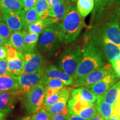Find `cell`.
Listing matches in <instances>:
<instances>
[{
	"mask_svg": "<svg viewBox=\"0 0 120 120\" xmlns=\"http://www.w3.org/2000/svg\"><path fill=\"white\" fill-rule=\"evenodd\" d=\"M54 24L51 18L49 17L46 19H40L28 27V32L37 34H41L46 28Z\"/></svg>",
	"mask_w": 120,
	"mask_h": 120,
	"instance_id": "25",
	"label": "cell"
},
{
	"mask_svg": "<svg viewBox=\"0 0 120 120\" xmlns=\"http://www.w3.org/2000/svg\"><path fill=\"white\" fill-rule=\"evenodd\" d=\"M72 88L65 87L64 88V92L62 96L59 100L54 104L49 106L42 107L51 115H55L57 114H63L66 115L68 114L67 111V101L70 96L72 92Z\"/></svg>",
	"mask_w": 120,
	"mask_h": 120,
	"instance_id": "13",
	"label": "cell"
},
{
	"mask_svg": "<svg viewBox=\"0 0 120 120\" xmlns=\"http://www.w3.org/2000/svg\"><path fill=\"white\" fill-rule=\"evenodd\" d=\"M66 117L67 120H87L85 119V118L78 116V115H72V114L69 113L67 114Z\"/></svg>",
	"mask_w": 120,
	"mask_h": 120,
	"instance_id": "42",
	"label": "cell"
},
{
	"mask_svg": "<svg viewBox=\"0 0 120 120\" xmlns=\"http://www.w3.org/2000/svg\"><path fill=\"white\" fill-rule=\"evenodd\" d=\"M64 1V0H47V2L48 4H49V8H51V7L55 6V4H59V3L61 2H63Z\"/></svg>",
	"mask_w": 120,
	"mask_h": 120,
	"instance_id": "44",
	"label": "cell"
},
{
	"mask_svg": "<svg viewBox=\"0 0 120 120\" xmlns=\"http://www.w3.org/2000/svg\"><path fill=\"white\" fill-rule=\"evenodd\" d=\"M5 116L6 115H4V113L0 112V120H4Z\"/></svg>",
	"mask_w": 120,
	"mask_h": 120,
	"instance_id": "49",
	"label": "cell"
},
{
	"mask_svg": "<svg viewBox=\"0 0 120 120\" xmlns=\"http://www.w3.org/2000/svg\"><path fill=\"white\" fill-rule=\"evenodd\" d=\"M58 23L52 24L45 29L38 39L37 47L43 53H53L60 46Z\"/></svg>",
	"mask_w": 120,
	"mask_h": 120,
	"instance_id": "4",
	"label": "cell"
},
{
	"mask_svg": "<svg viewBox=\"0 0 120 120\" xmlns=\"http://www.w3.org/2000/svg\"><path fill=\"white\" fill-rule=\"evenodd\" d=\"M94 7L92 11V22L98 19L103 13L109 8L116 7L120 4V0H94Z\"/></svg>",
	"mask_w": 120,
	"mask_h": 120,
	"instance_id": "15",
	"label": "cell"
},
{
	"mask_svg": "<svg viewBox=\"0 0 120 120\" xmlns=\"http://www.w3.org/2000/svg\"><path fill=\"white\" fill-rule=\"evenodd\" d=\"M111 63L114 72L117 75V76L120 78V58Z\"/></svg>",
	"mask_w": 120,
	"mask_h": 120,
	"instance_id": "39",
	"label": "cell"
},
{
	"mask_svg": "<svg viewBox=\"0 0 120 120\" xmlns=\"http://www.w3.org/2000/svg\"><path fill=\"white\" fill-rule=\"evenodd\" d=\"M83 26L84 18L79 14L76 6L71 3L64 18L58 23L60 42L68 44L75 42Z\"/></svg>",
	"mask_w": 120,
	"mask_h": 120,
	"instance_id": "1",
	"label": "cell"
},
{
	"mask_svg": "<svg viewBox=\"0 0 120 120\" xmlns=\"http://www.w3.org/2000/svg\"><path fill=\"white\" fill-rule=\"evenodd\" d=\"M7 70L10 75L19 76L24 73V57H19L7 60Z\"/></svg>",
	"mask_w": 120,
	"mask_h": 120,
	"instance_id": "19",
	"label": "cell"
},
{
	"mask_svg": "<svg viewBox=\"0 0 120 120\" xmlns=\"http://www.w3.org/2000/svg\"><path fill=\"white\" fill-rule=\"evenodd\" d=\"M119 77L113 71L101 80L88 86L87 88L96 96L103 95L112 85L116 83Z\"/></svg>",
	"mask_w": 120,
	"mask_h": 120,
	"instance_id": "12",
	"label": "cell"
},
{
	"mask_svg": "<svg viewBox=\"0 0 120 120\" xmlns=\"http://www.w3.org/2000/svg\"></svg>",
	"mask_w": 120,
	"mask_h": 120,
	"instance_id": "53",
	"label": "cell"
},
{
	"mask_svg": "<svg viewBox=\"0 0 120 120\" xmlns=\"http://www.w3.org/2000/svg\"><path fill=\"white\" fill-rule=\"evenodd\" d=\"M19 83L17 77L10 74L0 76V92L17 91Z\"/></svg>",
	"mask_w": 120,
	"mask_h": 120,
	"instance_id": "18",
	"label": "cell"
},
{
	"mask_svg": "<svg viewBox=\"0 0 120 120\" xmlns=\"http://www.w3.org/2000/svg\"><path fill=\"white\" fill-rule=\"evenodd\" d=\"M7 44L12 46L22 53L27 52L22 31H15L12 34ZM7 45V44H6Z\"/></svg>",
	"mask_w": 120,
	"mask_h": 120,
	"instance_id": "23",
	"label": "cell"
},
{
	"mask_svg": "<svg viewBox=\"0 0 120 120\" xmlns=\"http://www.w3.org/2000/svg\"><path fill=\"white\" fill-rule=\"evenodd\" d=\"M7 54V49L5 45L0 46V60H6Z\"/></svg>",
	"mask_w": 120,
	"mask_h": 120,
	"instance_id": "41",
	"label": "cell"
},
{
	"mask_svg": "<svg viewBox=\"0 0 120 120\" xmlns=\"http://www.w3.org/2000/svg\"><path fill=\"white\" fill-rule=\"evenodd\" d=\"M9 74L7 70V62L6 60H0V76Z\"/></svg>",
	"mask_w": 120,
	"mask_h": 120,
	"instance_id": "38",
	"label": "cell"
},
{
	"mask_svg": "<svg viewBox=\"0 0 120 120\" xmlns=\"http://www.w3.org/2000/svg\"><path fill=\"white\" fill-rule=\"evenodd\" d=\"M40 19H41L39 17L34 7L31 10L25 11L24 15V31H26L31 24L36 22Z\"/></svg>",
	"mask_w": 120,
	"mask_h": 120,
	"instance_id": "31",
	"label": "cell"
},
{
	"mask_svg": "<svg viewBox=\"0 0 120 120\" xmlns=\"http://www.w3.org/2000/svg\"><path fill=\"white\" fill-rule=\"evenodd\" d=\"M1 0H0V4H1Z\"/></svg>",
	"mask_w": 120,
	"mask_h": 120,
	"instance_id": "52",
	"label": "cell"
},
{
	"mask_svg": "<svg viewBox=\"0 0 120 120\" xmlns=\"http://www.w3.org/2000/svg\"><path fill=\"white\" fill-rule=\"evenodd\" d=\"M113 115L120 119V90L118 94L117 100L116 103L115 105V107H114V112Z\"/></svg>",
	"mask_w": 120,
	"mask_h": 120,
	"instance_id": "40",
	"label": "cell"
},
{
	"mask_svg": "<svg viewBox=\"0 0 120 120\" xmlns=\"http://www.w3.org/2000/svg\"><path fill=\"white\" fill-rule=\"evenodd\" d=\"M120 90V80L118 81L111 87L109 90L101 96L103 101L115 107L117 100L118 94Z\"/></svg>",
	"mask_w": 120,
	"mask_h": 120,
	"instance_id": "22",
	"label": "cell"
},
{
	"mask_svg": "<svg viewBox=\"0 0 120 120\" xmlns=\"http://www.w3.org/2000/svg\"><path fill=\"white\" fill-rule=\"evenodd\" d=\"M51 120H67L66 117L63 114H57V115H52Z\"/></svg>",
	"mask_w": 120,
	"mask_h": 120,
	"instance_id": "43",
	"label": "cell"
},
{
	"mask_svg": "<svg viewBox=\"0 0 120 120\" xmlns=\"http://www.w3.org/2000/svg\"><path fill=\"white\" fill-rule=\"evenodd\" d=\"M76 7L83 18L87 16L94 10V0H77Z\"/></svg>",
	"mask_w": 120,
	"mask_h": 120,
	"instance_id": "27",
	"label": "cell"
},
{
	"mask_svg": "<svg viewBox=\"0 0 120 120\" xmlns=\"http://www.w3.org/2000/svg\"><path fill=\"white\" fill-rule=\"evenodd\" d=\"M0 8L13 12L23 10L22 0H1Z\"/></svg>",
	"mask_w": 120,
	"mask_h": 120,
	"instance_id": "28",
	"label": "cell"
},
{
	"mask_svg": "<svg viewBox=\"0 0 120 120\" xmlns=\"http://www.w3.org/2000/svg\"><path fill=\"white\" fill-rule=\"evenodd\" d=\"M89 120H106L101 115H100L98 113H97L92 118Z\"/></svg>",
	"mask_w": 120,
	"mask_h": 120,
	"instance_id": "45",
	"label": "cell"
},
{
	"mask_svg": "<svg viewBox=\"0 0 120 120\" xmlns=\"http://www.w3.org/2000/svg\"><path fill=\"white\" fill-rule=\"evenodd\" d=\"M43 76L47 79H60L64 82L66 86L72 85L74 81V79L72 77L61 71L53 64H51L47 68H46Z\"/></svg>",
	"mask_w": 120,
	"mask_h": 120,
	"instance_id": "16",
	"label": "cell"
},
{
	"mask_svg": "<svg viewBox=\"0 0 120 120\" xmlns=\"http://www.w3.org/2000/svg\"><path fill=\"white\" fill-rule=\"evenodd\" d=\"M31 116H25L23 117L20 118L19 119L17 120H31Z\"/></svg>",
	"mask_w": 120,
	"mask_h": 120,
	"instance_id": "47",
	"label": "cell"
},
{
	"mask_svg": "<svg viewBox=\"0 0 120 120\" xmlns=\"http://www.w3.org/2000/svg\"><path fill=\"white\" fill-rule=\"evenodd\" d=\"M107 120H120L119 118H118L117 117H116L115 115H113L111 117H110L109 119Z\"/></svg>",
	"mask_w": 120,
	"mask_h": 120,
	"instance_id": "48",
	"label": "cell"
},
{
	"mask_svg": "<svg viewBox=\"0 0 120 120\" xmlns=\"http://www.w3.org/2000/svg\"><path fill=\"white\" fill-rule=\"evenodd\" d=\"M45 97V88L42 83L28 91L23 97V105L27 111L33 114L41 109Z\"/></svg>",
	"mask_w": 120,
	"mask_h": 120,
	"instance_id": "5",
	"label": "cell"
},
{
	"mask_svg": "<svg viewBox=\"0 0 120 120\" xmlns=\"http://www.w3.org/2000/svg\"><path fill=\"white\" fill-rule=\"evenodd\" d=\"M2 19L13 32L20 31L24 28L23 10L17 12L7 11L0 8Z\"/></svg>",
	"mask_w": 120,
	"mask_h": 120,
	"instance_id": "10",
	"label": "cell"
},
{
	"mask_svg": "<svg viewBox=\"0 0 120 120\" xmlns=\"http://www.w3.org/2000/svg\"><path fill=\"white\" fill-rule=\"evenodd\" d=\"M52 115L42 107L31 116V120H51Z\"/></svg>",
	"mask_w": 120,
	"mask_h": 120,
	"instance_id": "34",
	"label": "cell"
},
{
	"mask_svg": "<svg viewBox=\"0 0 120 120\" xmlns=\"http://www.w3.org/2000/svg\"><path fill=\"white\" fill-rule=\"evenodd\" d=\"M1 20H2V16H1V12L0 10V22L1 21Z\"/></svg>",
	"mask_w": 120,
	"mask_h": 120,
	"instance_id": "50",
	"label": "cell"
},
{
	"mask_svg": "<svg viewBox=\"0 0 120 120\" xmlns=\"http://www.w3.org/2000/svg\"><path fill=\"white\" fill-rule=\"evenodd\" d=\"M42 84L44 86L45 90L50 89L55 91H58L64 88V82L61 80L56 79H47L43 76Z\"/></svg>",
	"mask_w": 120,
	"mask_h": 120,
	"instance_id": "29",
	"label": "cell"
},
{
	"mask_svg": "<svg viewBox=\"0 0 120 120\" xmlns=\"http://www.w3.org/2000/svg\"><path fill=\"white\" fill-rule=\"evenodd\" d=\"M94 30L109 41L120 46V24L117 16H113Z\"/></svg>",
	"mask_w": 120,
	"mask_h": 120,
	"instance_id": "8",
	"label": "cell"
},
{
	"mask_svg": "<svg viewBox=\"0 0 120 120\" xmlns=\"http://www.w3.org/2000/svg\"><path fill=\"white\" fill-rule=\"evenodd\" d=\"M22 33L27 52H34L38 42L39 34L25 31H22Z\"/></svg>",
	"mask_w": 120,
	"mask_h": 120,
	"instance_id": "24",
	"label": "cell"
},
{
	"mask_svg": "<svg viewBox=\"0 0 120 120\" xmlns=\"http://www.w3.org/2000/svg\"><path fill=\"white\" fill-rule=\"evenodd\" d=\"M5 46L6 47L7 51L6 60L23 56V54L22 52H19V51H18L17 49H16L12 46L8 44L5 45Z\"/></svg>",
	"mask_w": 120,
	"mask_h": 120,
	"instance_id": "36",
	"label": "cell"
},
{
	"mask_svg": "<svg viewBox=\"0 0 120 120\" xmlns=\"http://www.w3.org/2000/svg\"><path fill=\"white\" fill-rule=\"evenodd\" d=\"M81 56L80 46H70L61 53L58 61V68L75 79Z\"/></svg>",
	"mask_w": 120,
	"mask_h": 120,
	"instance_id": "3",
	"label": "cell"
},
{
	"mask_svg": "<svg viewBox=\"0 0 120 120\" xmlns=\"http://www.w3.org/2000/svg\"><path fill=\"white\" fill-rule=\"evenodd\" d=\"M104 64L102 52L91 38L85 42L82 49L81 58L74 81L84 77Z\"/></svg>",
	"mask_w": 120,
	"mask_h": 120,
	"instance_id": "2",
	"label": "cell"
},
{
	"mask_svg": "<svg viewBox=\"0 0 120 120\" xmlns=\"http://www.w3.org/2000/svg\"><path fill=\"white\" fill-rule=\"evenodd\" d=\"M18 90L0 92V112L7 115L12 110L18 99L22 97Z\"/></svg>",
	"mask_w": 120,
	"mask_h": 120,
	"instance_id": "14",
	"label": "cell"
},
{
	"mask_svg": "<svg viewBox=\"0 0 120 120\" xmlns=\"http://www.w3.org/2000/svg\"><path fill=\"white\" fill-rule=\"evenodd\" d=\"M24 73H39L44 75L46 61L41 54L35 52L23 53Z\"/></svg>",
	"mask_w": 120,
	"mask_h": 120,
	"instance_id": "9",
	"label": "cell"
},
{
	"mask_svg": "<svg viewBox=\"0 0 120 120\" xmlns=\"http://www.w3.org/2000/svg\"><path fill=\"white\" fill-rule=\"evenodd\" d=\"M43 75L39 73H25L16 76L19 83L18 91L21 97L24 96L34 87L42 82Z\"/></svg>",
	"mask_w": 120,
	"mask_h": 120,
	"instance_id": "11",
	"label": "cell"
},
{
	"mask_svg": "<svg viewBox=\"0 0 120 120\" xmlns=\"http://www.w3.org/2000/svg\"><path fill=\"white\" fill-rule=\"evenodd\" d=\"M119 120H120V119H119Z\"/></svg>",
	"mask_w": 120,
	"mask_h": 120,
	"instance_id": "54",
	"label": "cell"
},
{
	"mask_svg": "<svg viewBox=\"0 0 120 120\" xmlns=\"http://www.w3.org/2000/svg\"><path fill=\"white\" fill-rule=\"evenodd\" d=\"M97 113L96 107L95 103L90 105L87 107L82 109L80 112L77 113L78 116L81 117L82 118L89 120L92 118Z\"/></svg>",
	"mask_w": 120,
	"mask_h": 120,
	"instance_id": "32",
	"label": "cell"
},
{
	"mask_svg": "<svg viewBox=\"0 0 120 120\" xmlns=\"http://www.w3.org/2000/svg\"><path fill=\"white\" fill-rule=\"evenodd\" d=\"M13 31L7 26L6 23L4 21L0 22V36L7 42H8L9 39L11 37Z\"/></svg>",
	"mask_w": 120,
	"mask_h": 120,
	"instance_id": "35",
	"label": "cell"
},
{
	"mask_svg": "<svg viewBox=\"0 0 120 120\" xmlns=\"http://www.w3.org/2000/svg\"><path fill=\"white\" fill-rule=\"evenodd\" d=\"M37 0H22L23 9L25 11L31 10L35 7Z\"/></svg>",
	"mask_w": 120,
	"mask_h": 120,
	"instance_id": "37",
	"label": "cell"
},
{
	"mask_svg": "<svg viewBox=\"0 0 120 120\" xmlns=\"http://www.w3.org/2000/svg\"><path fill=\"white\" fill-rule=\"evenodd\" d=\"M71 3L69 0H64L49 8V16L53 23H58L62 20Z\"/></svg>",
	"mask_w": 120,
	"mask_h": 120,
	"instance_id": "17",
	"label": "cell"
},
{
	"mask_svg": "<svg viewBox=\"0 0 120 120\" xmlns=\"http://www.w3.org/2000/svg\"><path fill=\"white\" fill-rule=\"evenodd\" d=\"M6 44H7L6 42L4 41V40L2 37L0 36V46H4V45Z\"/></svg>",
	"mask_w": 120,
	"mask_h": 120,
	"instance_id": "46",
	"label": "cell"
},
{
	"mask_svg": "<svg viewBox=\"0 0 120 120\" xmlns=\"http://www.w3.org/2000/svg\"><path fill=\"white\" fill-rule=\"evenodd\" d=\"M89 105V103L86 102L78 100V99L73 98L71 97V98L68 100V104H67L68 113L77 115L79 112L85 109Z\"/></svg>",
	"mask_w": 120,
	"mask_h": 120,
	"instance_id": "26",
	"label": "cell"
},
{
	"mask_svg": "<svg viewBox=\"0 0 120 120\" xmlns=\"http://www.w3.org/2000/svg\"><path fill=\"white\" fill-rule=\"evenodd\" d=\"M91 39L110 62L120 58V46L109 41L94 30L93 31Z\"/></svg>",
	"mask_w": 120,
	"mask_h": 120,
	"instance_id": "6",
	"label": "cell"
},
{
	"mask_svg": "<svg viewBox=\"0 0 120 120\" xmlns=\"http://www.w3.org/2000/svg\"><path fill=\"white\" fill-rule=\"evenodd\" d=\"M69 1H71V2H76V1H77V0H69Z\"/></svg>",
	"mask_w": 120,
	"mask_h": 120,
	"instance_id": "51",
	"label": "cell"
},
{
	"mask_svg": "<svg viewBox=\"0 0 120 120\" xmlns=\"http://www.w3.org/2000/svg\"><path fill=\"white\" fill-rule=\"evenodd\" d=\"M37 13L41 19H46L49 18V7L47 0H37L35 7Z\"/></svg>",
	"mask_w": 120,
	"mask_h": 120,
	"instance_id": "30",
	"label": "cell"
},
{
	"mask_svg": "<svg viewBox=\"0 0 120 120\" xmlns=\"http://www.w3.org/2000/svg\"><path fill=\"white\" fill-rule=\"evenodd\" d=\"M64 88H62L57 92L55 93V94H52V95L49 96H45L44 102H43V107H46V106H49L51 105L54 104L58 101L59 99L61 98L64 92Z\"/></svg>",
	"mask_w": 120,
	"mask_h": 120,
	"instance_id": "33",
	"label": "cell"
},
{
	"mask_svg": "<svg viewBox=\"0 0 120 120\" xmlns=\"http://www.w3.org/2000/svg\"><path fill=\"white\" fill-rule=\"evenodd\" d=\"M113 71L111 64H104L84 77L75 80L72 86L74 87H87L90 85L101 80Z\"/></svg>",
	"mask_w": 120,
	"mask_h": 120,
	"instance_id": "7",
	"label": "cell"
},
{
	"mask_svg": "<svg viewBox=\"0 0 120 120\" xmlns=\"http://www.w3.org/2000/svg\"><path fill=\"white\" fill-rule=\"evenodd\" d=\"M94 103L97 113L101 115L106 120L109 119L113 115L114 108L113 106L103 101L101 96H96V101Z\"/></svg>",
	"mask_w": 120,
	"mask_h": 120,
	"instance_id": "20",
	"label": "cell"
},
{
	"mask_svg": "<svg viewBox=\"0 0 120 120\" xmlns=\"http://www.w3.org/2000/svg\"><path fill=\"white\" fill-rule=\"evenodd\" d=\"M71 96L72 98L85 101L90 105L94 103L96 101V96L83 87L73 90L71 93Z\"/></svg>",
	"mask_w": 120,
	"mask_h": 120,
	"instance_id": "21",
	"label": "cell"
}]
</instances>
